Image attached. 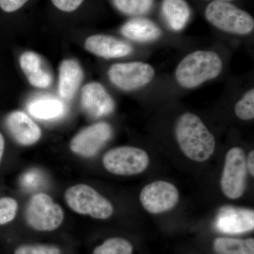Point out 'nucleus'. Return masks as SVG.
Masks as SVG:
<instances>
[{"label": "nucleus", "mask_w": 254, "mask_h": 254, "mask_svg": "<svg viewBox=\"0 0 254 254\" xmlns=\"http://www.w3.org/2000/svg\"><path fill=\"white\" fill-rule=\"evenodd\" d=\"M175 136L184 154L193 161L204 162L215 151V137L194 114L184 113L179 118Z\"/></svg>", "instance_id": "obj_1"}, {"label": "nucleus", "mask_w": 254, "mask_h": 254, "mask_svg": "<svg viewBox=\"0 0 254 254\" xmlns=\"http://www.w3.org/2000/svg\"><path fill=\"white\" fill-rule=\"evenodd\" d=\"M223 64L217 53L197 50L181 60L175 71L177 83L185 88H194L204 82L218 77Z\"/></svg>", "instance_id": "obj_2"}, {"label": "nucleus", "mask_w": 254, "mask_h": 254, "mask_svg": "<svg viewBox=\"0 0 254 254\" xmlns=\"http://www.w3.org/2000/svg\"><path fill=\"white\" fill-rule=\"evenodd\" d=\"M205 16L209 23L226 33L247 35L254 31L252 15L227 1H212L205 9Z\"/></svg>", "instance_id": "obj_3"}, {"label": "nucleus", "mask_w": 254, "mask_h": 254, "mask_svg": "<svg viewBox=\"0 0 254 254\" xmlns=\"http://www.w3.org/2000/svg\"><path fill=\"white\" fill-rule=\"evenodd\" d=\"M65 200L71 210L82 215L105 220L112 216L114 207L93 187L77 185L68 188L65 192Z\"/></svg>", "instance_id": "obj_4"}, {"label": "nucleus", "mask_w": 254, "mask_h": 254, "mask_svg": "<svg viewBox=\"0 0 254 254\" xmlns=\"http://www.w3.org/2000/svg\"><path fill=\"white\" fill-rule=\"evenodd\" d=\"M25 219L33 230L52 232L63 223L64 212L63 208L56 204L49 195L38 193L33 195L28 201Z\"/></svg>", "instance_id": "obj_5"}, {"label": "nucleus", "mask_w": 254, "mask_h": 254, "mask_svg": "<svg viewBox=\"0 0 254 254\" xmlns=\"http://www.w3.org/2000/svg\"><path fill=\"white\" fill-rule=\"evenodd\" d=\"M105 168L114 175L132 176L144 172L150 163L148 153L141 148L121 146L113 148L103 158Z\"/></svg>", "instance_id": "obj_6"}, {"label": "nucleus", "mask_w": 254, "mask_h": 254, "mask_svg": "<svg viewBox=\"0 0 254 254\" xmlns=\"http://www.w3.org/2000/svg\"><path fill=\"white\" fill-rule=\"evenodd\" d=\"M247 167L245 151L234 147L227 152L220 181L223 194L235 200L245 193L247 188Z\"/></svg>", "instance_id": "obj_7"}, {"label": "nucleus", "mask_w": 254, "mask_h": 254, "mask_svg": "<svg viewBox=\"0 0 254 254\" xmlns=\"http://www.w3.org/2000/svg\"><path fill=\"white\" fill-rule=\"evenodd\" d=\"M151 65L141 62L118 63L108 71L110 81L123 91H132L146 86L155 76Z\"/></svg>", "instance_id": "obj_8"}, {"label": "nucleus", "mask_w": 254, "mask_h": 254, "mask_svg": "<svg viewBox=\"0 0 254 254\" xmlns=\"http://www.w3.org/2000/svg\"><path fill=\"white\" fill-rule=\"evenodd\" d=\"M139 199L148 213L159 214L175 208L180 199V193L173 184L159 180L145 185L142 189Z\"/></svg>", "instance_id": "obj_9"}, {"label": "nucleus", "mask_w": 254, "mask_h": 254, "mask_svg": "<svg viewBox=\"0 0 254 254\" xmlns=\"http://www.w3.org/2000/svg\"><path fill=\"white\" fill-rule=\"evenodd\" d=\"M113 136L109 124L99 123L91 125L78 133L70 143V149L75 154L85 158L95 156Z\"/></svg>", "instance_id": "obj_10"}, {"label": "nucleus", "mask_w": 254, "mask_h": 254, "mask_svg": "<svg viewBox=\"0 0 254 254\" xmlns=\"http://www.w3.org/2000/svg\"><path fill=\"white\" fill-rule=\"evenodd\" d=\"M218 231L229 235H239L254 230V210L232 205L219 209L215 220Z\"/></svg>", "instance_id": "obj_11"}, {"label": "nucleus", "mask_w": 254, "mask_h": 254, "mask_svg": "<svg viewBox=\"0 0 254 254\" xmlns=\"http://www.w3.org/2000/svg\"><path fill=\"white\" fill-rule=\"evenodd\" d=\"M81 107L93 118L108 116L115 110V102L105 87L98 82H90L82 88Z\"/></svg>", "instance_id": "obj_12"}, {"label": "nucleus", "mask_w": 254, "mask_h": 254, "mask_svg": "<svg viewBox=\"0 0 254 254\" xmlns=\"http://www.w3.org/2000/svg\"><path fill=\"white\" fill-rule=\"evenodd\" d=\"M5 125L14 141L18 144L31 145L39 141L41 128L22 111L11 112L5 120Z\"/></svg>", "instance_id": "obj_13"}, {"label": "nucleus", "mask_w": 254, "mask_h": 254, "mask_svg": "<svg viewBox=\"0 0 254 254\" xmlns=\"http://www.w3.org/2000/svg\"><path fill=\"white\" fill-rule=\"evenodd\" d=\"M85 48L92 54L105 58L115 59L131 54L132 47L126 42L106 35H93L85 42Z\"/></svg>", "instance_id": "obj_14"}, {"label": "nucleus", "mask_w": 254, "mask_h": 254, "mask_svg": "<svg viewBox=\"0 0 254 254\" xmlns=\"http://www.w3.org/2000/svg\"><path fill=\"white\" fill-rule=\"evenodd\" d=\"M83 69L76 60H63L59 68L58 90L60 97L65 100L72 99L83 81Z\"/></svg>", "instance_id": "obj_15"}, {"label": "nucleus", "mask_w": 254, "mask_h": 254, "mask_svg": "<svg viewBox=\"0 0 254 254\" xmlns=\"http://www.w3.org/2000/svg\"><path fill=\"white\" fill-rule=\"evenodd\" d=\"M20 66L31 86L38 88H48L53 81L51 73L44 67L40 55L27 51L20 57Z\"/></svg>", "instance_id": "obj_16"}, {"label": "nucleus", "mask_w": 254, "mask_h": 254, "mask_svg": "<svg viewBox=\"0 0 254 254\" xmlns=\"http://www.w3.org/2000/svg\"><path fill=\"white\" fill-rule=\"evenodd\" d=\"M121 33L131 41L146 43L155 41L161 36V30L151 20L134 18L122 26Z\"/></svg>", "instance_id": "obj_17"}, {"label": "nucleus", "mask_w": 254, "mask_h": 254, "mask_svg": "<svg viewBox=\"0 0 254 254\" xmlns=\"http://www.w3.org/2000/svg\"><path fill=\"white\" fill-rule=\"evenodd\" d=\"M162 11L170 27L181 31L190 18V10L185 0H163Z\"/></svg>", "instance_id": "obj_18"}, {"label": "nucleus", "mask_w": 254, "mask_h": 254, "mask_svg": "<svg viewBox=\"0 0 254 254\" xmlns=\"http://www.w3.org/2000/svg\"><path fill=\"white\" fill-rule=\"evenodd\" d=\"M28 110L38 120H53L63 116L66 106L62 100L57 98H39L29 103Z\"/></svg>", "instance_id": "obj_19"}, {"label": "nucleus", "mask_w": 254, "mask_h": 254, "mask_svg": "<svg viewBox=\"0 0 254 254\" xmlns=\"http://www.w3.org/2000/svg\"><path fill=\"white\" fill-rule=\"evenodd\" d=\"M213 250L217 254H254V239L218 237L214 241Z\"/></svg>", "instance_id": "obj_20"}, {"label": "nucleus", "mask_w": 254, "mask_h": 254, "mask_svg": "<svg viewBox=\"0 0 254 254\" xmlns=\"http://www.w3.org/2000/svg\"><path fill=\"white\" fill-rule=\"evenodd\" d=\"M133 245L123 237H112L95 247L92 254H133Z\"/></svg>", "instance_id": "obj_21"}, {"label": "nucleus", "mask_w": 254, "mask_h": 254, "mask_svg": "<svg viewBox=\"0 0 254 254\" xmlns=\"http://www.w3.org/2000/svg\"><path fill=\"white\" fill-rule=\"evenodd\" d=\"M115 7L123 14L140 16L151 9L153 0H113Z\"/></svg>", "instance_id": "obj_22"}, {"label": "nucleus", "mask_w": 254, "mask_h": 254, "mask_svg": "<svg viewBox=\"0 0 254 254\" xmlns=\"http://www.w3.org/2000/svg\"><path fill=\"white\" fill-rule=\"evenodd\" d=\"M46 182L44 174L38 169L28 170L19 179L20 186L28 192L41 190L46 185Z\"/></svg>", "instance_id": "obj_23"}, {"label": "nucleus", "mask_w": 254, "mask_h": 254, "mask_svg": "<svg viewBox=\"0 0 254 254\" xmlns=\"http://www.w3.org/2000/svg\"><path fill=\"white\" fill-rule=\"evenodd\" d=\"M236 116L244 121L254 120V89L247 92L242 99L235 106Z\"/></svg>", "instance_id": "obj_24"}, {"label": "nucleus", "mask_w": 254, "mask_h": 254, "mask_svg": "<svg viewBox=\"0 0 254 254\" xmlns=\"http://www.w3.org/2000/svg\"><path fill=\"white\" fill-rule=\"evenodd\" d=\"M16 200L9 197L0 198V225L12 221L17 212Z\"/></svg>", "instance_id": "obj_25"}, {"label": "nucleus", "mask_w": 254, "mask_h": 254, "mask_svg": "<svg viewBox=\"0 0 254 254\" xmlns=\"http://www.w3.org/2000/svg\"><path fill=\"white\" fill-rule=\"evenodd\" d=\"M14 254H62L57 246L52 245H23L14 251Z\"/></svg>", "instance_id": "obj_26"}, {"label": "nucleus", "mask_w": 254, "mask_h": 254, "mask_svg": "<svg viewBox=\"0 0 254 254\" xmlns=\"http://www.w3.org/2000/svg\"><path fill=\"white\" fill-rule=\"evenodd\" d=\"M84 0H51L52 3L60 11L73 12L81 6Z\"/></svg>", "instance_id": "obj_27"}, {"label": "nucleus", "mask_w": 254, "mask_h": 254, "mask_svg": "<svg viewBox=\"0 0 254 254\" xmlns=\"http://www.w3.org/2000/svg\"><path fill=\"white\" fill-rule=\"evenodd\" d=\"M29 0H0V9L5 13H14L23 7Z\"/></svg>", "instance_id": "obj_28"}, {"label": "nucleus", "mask_w": 254, "mask_h": 254, "mask_svg": "<svg viewBox=\"0 0 254 254\" xmlns=\"http://www.w3.org/2000/svg\"><path fill=\"white\" fill-rule=\"evenodd\" d=\"M247 167L250 170V173L252 177L254 176V151L252 150L249 153L248 159L247 161Z\"/></svg>", "instance_id": "obj_29"}, {"label": "nucleus", "mask_w": 254, "mask_h": 254, "mask_svg": "<svg viewBox=\"0 0 254 254\" xmlns=\"http://www.w3.org/2000/svg\"><path fill=\"white\" fill-rule=\"evenodd\" d=\"M5 142L4 138L3 135L0 132V161H1V158H2L3 154L4 151Z\"/></svg>", "instance_id": "obj_30"}, {"label": "nucleus", "mask_w": 254, "mask_h": 254, "mask_svg": "<svg viewBox=\"0 0 254 254\" xmlns=\"http://www.w3.org/2000/svg\"><path fill=\"white\" fill-rule=\"evenodd\" d=\"M213 1H227V2H229V1H233V0H213Z\"/></svg>", "instance_id": "obj_31"}]
</instances>
